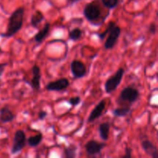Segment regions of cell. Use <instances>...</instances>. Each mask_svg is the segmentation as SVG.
Returning <instances> with one entry per match:
<instances>
[{
	"mask_svg": "<svg viewBox=\"0 0 158 158\" xmlns=\"http://www.w3.org/2000/svg\"><path fill=\"white\" fill-rule=\"evenodd\" d=\"M24 13V7H19L13 11V12L9 16L6 32L2 34V36L9 38L13 36L19 31H20L23 25Z\"/></svg>",
	"mask_w": 158,
	"mask_h": 158,
	"instance_id": "cell-1",
	"label": "cell"
},
{
	"mask_svg": "<svg viewBox=\"0 0 158 158\" xmlns=\"http://www.w3.org/2000/svg\"><path fill=\"white\" fill-rule=\"evenodd\" d=\"M140 97V92L134 86H127L120 92L117 103L120 106H131Z\"/></svg>",
	"mask_w": 158,
	"mask_h": 158,
	"instance_id": "cell-2",
	"label": "cell"
},
{
	"mask_svg": "<svg viewBox=\"0 0 158 158\" xmlns=\"http://www.w3.org/2000/svg\"><path fill=\"white\" fill-rule=\"evenodd\" d=\"M101 14L100 6L96 2L87 3L83 8V15L91 24L97 25V22L100 19Z\"/></svg>",
	"mask_w": 158,
	"mask_h": 158,
	"instance_id": "cell-3",
	"label": "cell"
},
{
	"mask_svg": "<svg viewBox=\"0 0 158 158\" xmlns=\"http://www.w3.org/2000/svg\"><path fill=\"white\" fill-rule=\"evenodd\" d=\"M124 73V69L120 67L117 69V72L114 75L111 76L110 78L106 80V83L104 84L105 91H106V94H111V93H113L117 89V87L120 86V83L123 80Z\"/></svg>",
	"mask_w": 158,
	"mask_h": 158,
	"instance_id": "cell-4",
	"label": "cell"
},
{
	"mask_svg": "<svg viewBox=\"0 0 158 158\" xmlns=\"http://www.w3.org/2000/svg\"><path fill=\"white\" fill-rule=\"evenodd\" d=\"M26 145V134L22 130H18L14 134L13 143L11 148V154H16L24 149Z\"/></svg>",
	"mask_w": 158,
	"mask_h": 158,
	"instance_id": "cell-5",
	"label": "cell"
},
{
	"mask_svg": "<svg viewBox=\"0 0 158 158\" xmlns=\"http://www.w3.org/2000/svg\"><path fill=\"white\" fill-rule=\"evenodd\" d=\"M121 33V29L120 26L114 25L110 30L109 33L107 34V38L104 43V48L106 49H112L115 46L119 37Z\"/></svg>",
	"mask_w": 158,
	"mask_h": 158,
	"instance_id": "cell-6",
	"label": "cell"
},
{
	"mask_svg": "<svg viewBox=\"0 0 158 158\" xmlns=\"http://www.w3.org/2000/svg\"><path fill=\"white\" fill-rule=\"evenodd\" d=\"M70 69L73 76L76 79H81L86 76V66L84 63L80 60H74L71 62Z\"/></svg>",
	"mask_w": 158,
	"mask_h": 158,
	"instance_id": "cell-7",
	"label": "cell"
},
{
	"mask_svg": "<svg viewBox=\"0 0 158 158\" xmlns=\"http://www.w3.org/2000/svg\"><path fill=\"white\" fill-rule=\"evenodd\" d=\"M106 147L105 143H100V142L97 141V140H91L88 141L85 144L84 148L86 150V152L89 156H97L101 153L102 150Z\"/></svg>",
	"mask_w": 158,
	"mask_h": 158,
	"instance_id": "cell-8",
	"label": "cell"
},
{
	"mask_svg": "<svg viewBox=\"0 0 158 158\" xmlns=\"http://www.w3.org/2000/svg\"><path fill=\"white\" fill-rule=\"evenodd\" d=\"M69 86V81L66 78H61L60 80H55V81L49 82L46 86V90L48 91H56V92H60V91L65 90L67 89Z\"/></svg>",
	"mask_w": 158,
	"mask_h": 158,
	"instance_id": "cell-9",
	"label": "cell"
},
{
	"mask_svg": "<svg viewBox=\"0 0 158 158\" xmlns=\"http://www.w3.org/2000/svg\"><path fill=\"white\" fill-rule=\"evenodd\" d=\"M106 100H102L99 102L98 104L93 109L91 113L89 114V117H88L87 122L88 123H93L97 119L100 118L103 114V112L104 111L105 108H106Z\"/></svg>",
	"mask_w": 158,
	"mask_h": 158,
	"instance_id": "cell-10",
	"label": "cell"
},
{
	"mask_svg": "<svg viewBox=\"0 0 158 158\" xmlns=\"http://www.w3.org/2000/svg\"><path fill=\"white\" fill-rule=\"evenodd\" d=\"M32 78L30 82V86L34 91L40 89V80H41V71L40 66L34 65L32 68Z\"/></svg>",
	"mask_w": 158,
	"mask_h": 158,
	"instance_id": "cell-11",
	"label": "cell"
},
{
	"mask_svg": "<svg viewBox=\"0 0 158 158\" xmlns=\"http://www.w3.org/2000/svg\"><path fill=\"white\" fill-rule=\"evenodd\" d=\"M141 146L144 152L152 158H158L157 148L153 142L149 140H144L142 141Z\"/></svg>",
	"mask_w": 158,
	"mask_h": 158,
	"instance_id": "cell-12",
	"label": "cell"
},
{
	"mask_svg": "<svg viewBox=\"0 0 158 158\" xmlns=\"http://www.w3.org/2000/svg\"><path fill=\"white\" fill-rule=\"evenodd\" d=\"M15 118V115L8 106H3L0 109V122L2 123H10Z\"/></svg>",
	"mask_w": 158,
	"mask_h": 158,
	"instance_id": "cell-13",
	"label": "cell"
},
{
	"mask_svg": "<svg viewBox=\"0 0 158 158\" xmlns=\"http://www.w3.org/2000/svg\"><path fill=\"white\" fill-rule=\"evenodd\" d=\"M49 30H50V24L49 23H46L43 27V29H40L34 36V40H35V43H41L47 37Z\"/></svg>",
	"mask_w": 158,
	"mask_h": 158,
	"instance_id": "cell-14",
	"label": "cell"
},
{
	"mask_svg": "<svg viewBox=\"0 0 158 158\" xmlns=\"http://www.w3.org/2000/svg\"><path fill=\"white\" fill-rule=\"evenodd\" d=\"M99 133H100V137L103 141H106L109 139L110 131V124L108 122L100 123L99 126Z\"/></svg>",
	"mask_w": 158,
	"mask_h": 158,
	"instance_id": "cell-15",
	"label": "cell"
},
{
	"mask_svg": "<svg viewBox=\"0 0 158 158\" xmlns=\"http://www.w3.org/2000/svg\"><path fill=\"white\" fill-rule=\"evenodd\" d=\"M131 106H120L113 110V114L116 117H124L131 112Z\"/></svg>",
	"mask_w": 158,
	"mask_h": 158,
	"instance_id": "cell-16",
	"label": "cell"
},
{
	"mask_svg": "<svg viewBox=\"0 0 158 158\" xmlns=\"http://www.w3.org/2000/svg\"><path fill=\"white\" fill-rule=\"evenodd\" d=\"M43 19H44V15L43 12L40 10H36L31 17V25L34 28H38L39 25Z\"/></svg>",
	"mask_w": 158,
	"mask_h": 158,
	"instance_id": "cell-17",
	"label": "cell"
},
{
	"mask_svg": "<svg viewBox=\"0 0 158 158\" xmlns=\"http://www.w3.org/2000/svg\"><path fill=\"white\" fill-rule=\"evenodd\" d=\"M43 140V134H38L35 136H31L26 139V143L31 148H35L39 146Z\"/></svg>",
	"mask_w": 158,
	"mask_h": 158,
	"instance_id": "cell-18",
	"label": "cell"
},
{
	"mask_svg": "<svg viewBox=\"0 0 158 158\" xmlns=\"http://www.w3.org/2000/svg\"><path fill=\"white\" fill-rule=\"evenodd\" d=\"M77 147L73 144H70L68 147L64 148L63 150V154L64 157L66 158H74L77 157Z\"/></svg>",
	"mask_w": 158,
	"mask_h": 158,
	"instance_id": "cell-19",
	"label": "cell"
},
{
	"mask_svg": "<svg viewBox=\"0 0 158 158\" xmlns=\"http://www.w3.org/2000/svg\"><path fill=\"white\" fill-rule=\"evenodd\" d=\"M82 35H83V31L78 27H76L74 28L73 29L69 32V38L72 41H78L81 39Z\"/></svg>",
	"mask_w": 158,
	"mask_h": 158,
	"instance_id": "cell-20",
	"label": "cell"
},
{
	"mask_svg": "<svg viewBox=\"0 0 158 158\" xmlns=\"http://www.w3.org/2000/svg\"><path fill=\"white\" fill-rule=\"evenodd\" d=\"M101 2L103 6L108 9H115L122 0H101Z\"/></svg>",
	"mask_w": 158,
	"mask_h": 158,
	"instance_id": "cell-21",
	"label": "cell"
},
{
	"mask_svg": "<svg viewBox=\"0 0 158 158\" xmlns=\"http://www.w3.org/2000/svg\"><path fill=\"white\" fill-rule=\"evenodd\" d=\"M115 24H116V23H114V22L111 21L110 23H109V25H108V26H107V28H106V30L103 31V32H101V33H99L98 34V37H99V38H100V40H104L105 37H106V35H107V34L109 33V32H110V30L111 28H112L113 26H114Z\"/></svg>",
	"mask_w": 158,
	"mask_h": 158,
	"instance_id": "cell-22",
	"label": "cell"
},
{
	"mask_svg": "<svg viewBox=\"0 0 158 158\" xmlns=\"http://www.w3.org/2000/svg\"><path fill=\"white\" fill-rule=\"evenodd\" d=\"M80 102H81V98H80V97H78V96H77V97H71V98H69L68 103H69L71 106H73L74 107V106H77V105L80 104Z\"/></svg>",
	"mask_w": 158,
	"mask_h": 158,
	"instance_id": "cell-23",
	"label": "cell"
},
{
	"mask_svg": "<svg viewBox=\"0 0 158 158\" xmlns=\"http://www.w3.org/2000/svg\"><path fill=\"white\" fill-rule=\"evenodd\" d=\"M132 157V149L129 147H126L125 148V154L122 156L123 158H131Z\"/></svg>",
	"mask_w": 158,
	"mask_h": 158,
	"instance_id": "cell-24",
	"label": "cell"
},
{
	"mask_svg": "<svg viewBox=\"0 0 158 158\" xmlns=\"http://www.w3.org/2000/svg\"><path fill=\"white\" fill-rule=\"evenodd\" d=\"M148 30H149V32L152 35H154L156 33V32H157V25H156V23H151L150 24L149 27H148Z\"/></svg>",
	"mask_w": 158,
	"mask_h": 158,
	"instance_id": "cell-25",
	"label": "cell"
},
{
	"mask_svg": "<svg viewBox=\"0 0 158 158\" xmlns=\"http://www.w3.org/2000/svg\"><path fill=\"white\" fill-rule=\"evenodd\" d=\"M48 116V113L45 110H41L39 112L38 117L40 120H43L46 119V117Z\"/></svg>",
	"mask_w": 158,
	"mask_h": 158,
	"instance_id": "cell-26",
	"label": "cell"
},
{
	"mask_svg": "<svg viewBox=\"0 0 158 158\" xmlns=\"http://www.w3.org/2000/svg\"><path fill=\"white\" fill-rule=\"evenodd\" d=\"M6 66H7V63H0V80H1L2 76L4 73Z\"/></svg>",
	"mask_w": 158,
	"mask_h": 158,
	"instance_id": "cell-27",
	"label": "cell"
},
{
	"mask_svg": "<svg viewBox=\"0 0 158 158\" xmlns=\"http://www.w3.org/2000/svg\"><path fill=\"white\" fill-rule=\"evenodd\" d=\"M79 1H81V0H70V3L71 4H73V3L77 2Z\"/></svg>",
	"mask_w": 158,
	"mask_h": 158,
	"instance_id": "cell-28",
	"label": "cell"
}]
</instances>
